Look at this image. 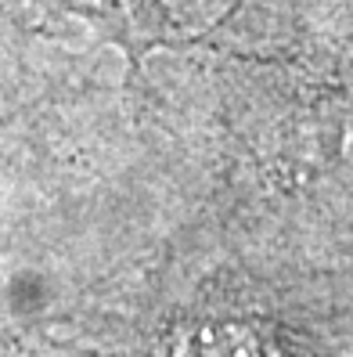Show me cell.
<instances>
[{
  "label": "cell",
  "instance_id": "1",
  "mask_svg": "<svg viewBox=\"0 0 353 357\" xmlns=\"http://www.w3.org/2000/svg\"><path fill=\"white\" fill-rule=\"evenodd\" d=\"M51 4L83 15L130 58H141L152 44L170 36V18L159 0H51Z\"/></svg>",
  "mask_w": 353,
  "mask_h": 357
}]
</instances>
